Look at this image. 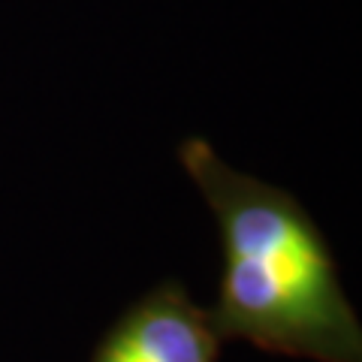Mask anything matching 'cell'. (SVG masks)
<instances>
[{"label":"cell","mask_w":362,"mask_h":362,"mask_svg":"<svg viewBox=\"0 0 362 362\" xmlns=\"http://www.w3.org/2000/svg\"><path fill=\"white\" fill-rule=\"evenodd\" d=\"M218 341L211 317L185 290L160 287L112 326L94 362H214Z\"/></svg>","instance_id":"7a4b0ae2"},{"label":"cell","mask_w":362,"mask_h":362,"mask_svg":"<svg viewBox=\"0 0 362 362\" xmlns=\"http://www.w3.org/2000/svg\"><path fill=\"white\" fill-rule=\"evenodd\" d=\"M181 157L221 226L223 275L209 314L218 338L314 362H359L354 305L299 202L226 166L209 142H187Z\"/></svg>","instance_id":"6da1fadb"}]
</instances>
